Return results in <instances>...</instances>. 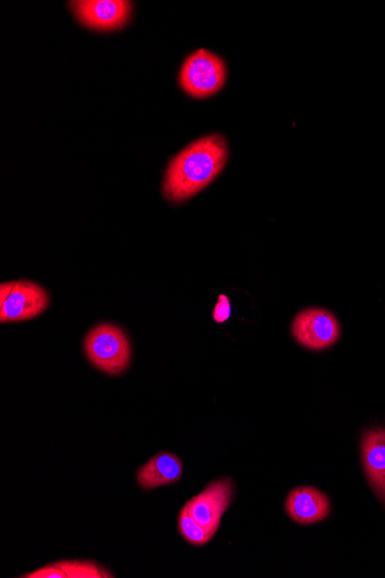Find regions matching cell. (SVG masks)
Wrapping results in <instances>:
<instances>
[{"instance_id": "obj_11", "label": "cell", "mask_w": 385, "mask_h": 578, "mask_svg": "<svg viewBox=\"0 0 385 578\" xmlns=\"http://www.w3.org/2000/svg\"><path fill=\"white\" fill-rule=\"evenodd\" d=\"M178 529L181 537L193 546L206 545L215 536L213 531L196 522L185 507L179 515Z\"/></svg>"}, {"instance_id": "obj_7", "label": "cell", "mask_w": 385, "mask_h": 578, "mask_svg": "<svg viewBox=\"0 0 385 578\" xmlns=\"http://www.w3.org/2000/svg\"><path fill=\"white\" fill-rule=\"evenodd\" d=\"M48 292L29 281L15 282L9 297L0 303V321L20 322L40 317L48 309Z\"/></svg>"}, {"instance_id": "obj_3", "label": "cell", "mask_w": 385, "mask_h": 578, "mask_svg": "<svg viewBox=\"0 0 385 578\" xmlns=\"http://www.w3.org/2000/svg\"><path fill=\"white\" fill-rule=\"evenodd\" d=\"M85 350L90 362L104 373L120 374L130 365V342L123 330L116 326L103 324L90 330Z\"/></svg>"}, {"instance_id": "obj_13", "label": "cell", "mask_w": 385, "mask_h": 578, "mask_svg": "<svg viewBox=\"0 0 385 578\" xmlns=\"http://www.w3.org/2000/svg\"><path fill=\"white\" fill-rule=\"evenodd\" d=\"M231 315V303L230 299L224 295L218 297V302L214 310V320L217 324H223L226 320H229Z\"/></svg>"}, {"instance_id": "obj_9", "label": "cell", "mask_w": 385, "mask_h": 578, "mask_svg": "<svg viewBox=\"0 0 385 578\" xmlns=\"http://www.w3.org/2000/svg\"><path fill=\"white\" fill-rule=\"evenodd\" d=\"M361 453L369 485L385 506V429L377 427L366 432Z\"/></svg>"}, {"instance_id": "obj_12", "label": "cell", "mask_w": 385, "mask_h": 578, "mask_svg": "<svg viewBox=\"0 0 385 578\" xmlns=\"http://www.w3.org/2000/svg\"><path fill=\"white\" fill-rule=\"evenodd\" d=\"M58 567L64 570L67 578H108L113 577L107 569L97 566L92 561H62Z\"/></svg>"}, {"instance_id": "obj_15", "label": "cell", "mask_w": 385, "mask_h": 578, "mask_svg": "<svg viewBox=\"0 0 385 578\" xmlns=\"http://www.w3.org/2000/svg\"><path fill=\"white\" fill-rule=\"evenodd\" d=\"M14 284L15 282L2 284V291H0V303L4 302V300L9 297L12 289L14 288Z\"/></svg>"}, {"instance_id": "obj_14", "label": "cell", "mask_w": 385, "mask_h": 578, "mask_svg": "<svg viewBox=\"0 0 385 578\" xmlns=\"http://www.w3.org/2000/svg\"><path fill=\"white\" fill-rule=\"evenodd\" d=\"M26 578H67L64 570L56 564L52 566L43 567L35 572L21 576Z\"/></svg>"}, {"instance_id": "obj_6", "label": "cell", "mask_w": 385, "mask_h": 578, "mask_svg": "<svg viewBox=\"0 0 385 578\" xmlns=\"http://www.w3.org/2000/svg\"><path fill=\"white\" fill-rule=\"evenodd\" d=\"M232 497V480L225 478L209 484L205 491L188 501L185 508L196 522L216 534Z\"/></svg>"}, {"instance_id": "obj_5", "label": "cell", "mask_w": 385, "mask_h": 578, "mask_svg": "<svg viewBox=\"0 0 385 578\" xmlns=\"http://www.w3.org/2000/svg\"><path fill=\"white\" fill-rule=\"evenodd\" d=\"M294 339L304 348L326 350L341 337V325L334 314L324 309L300 312L292 324Z\"/></svg>"}, {"instance_id": "obj_1", "label": "cell", "mask_w": 385, "mask_h": 578, "mask_svg": "<svg viewBox=\"0 0 385 578\" xmlns=\"http://www.w3.org/2000/svg\"><path fill=\"white\" fill-rule=\"evenodd\" d=\"M229 159L228 141L221 134L206 135L173 157L166 168L162 192L172 204H183L214 182Z\"/></svg>"}, {"instance_id": "obj_8", "label": "cell", "mask_w": 385, "mask_h": 578, "mask_svg": "<svg viewBox=\"0 0 385 578\" xmlns=\"http://www.w3.org/2000/svg\"><path fill=\"white\" fill-rule=\"evenodd\" d=\"M285 510L294 522L311 525L326 520L331 505L326 494L314 487L304 486L290 492Z\"/></svg>"}, {"instance_id": "obj_2", "label": "cell", "mask_w": 385, "mask_h": 578, "mask_svg": "<svg viewBox=\"0 0 385 578\" xmlns=\"http://www.w3.org/2000/svg\"><path fill=\"white\" fill-rule=\"evenodd\" d=\"M228 79L224 59L207 49H199L185 59L179 73V85L194 99H208L221 92Z\"/></svg>"}, {"instance_id": "obj_4", "label": "cell", "mask_w": 385, "mask_h": 578, "mask_svg": "<svg viewBox=\"0 0 385 578\" xmlns=\"http://www.w3.org/2000/svg\"><path fill=\"white\" fill-rule=\"evenodd\" d=\"M69 7L82 26L96 32L123 29L133 12V3L125 0H74Z\"/></svg>"}, {"instance_id": "obj_10", "label": "cell", "mask_w": 385, "mask_h": 578, "mask_svg": "<svg viewBox=\"0 0 385 578\" xmlns=\"http://www.w3.org/2000/svg\"><path fill=\"white\" fill-rule=\"evenodd\" d=\"M183 472V462L178 456L162 453L143 465L138 472L137 479L143 490L150 491L179 482L183 477Z\"/></svg>"}]
</instances>
